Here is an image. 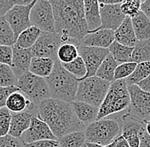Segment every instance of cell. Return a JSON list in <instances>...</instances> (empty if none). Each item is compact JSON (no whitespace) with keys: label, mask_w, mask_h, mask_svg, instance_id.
<instances>
[{"label":"cell","mask_w":150,"mask_h":147,"mask_svg":"<svg viewBox=\"0 0 150 147\" xmlns=\"http://www.w3.org/2000/svg\"><path fill=\"white\" fill-rule=\"evenodd\" d=\"M12 63L11 68L16 77L28 72L30 62L32 60V54L30 49H22L16 46H12Z\"/></svg>","instance_id":"ac0fdd59"},{"label":"cell","mask_w":150,"mask_h":147,"mask_svg":"<svg viewBox=\"0 0 150 147\" xmlns=\"http://www.w3.org/2000/svg\"><path fill=\"white\" fill-rule=\"evenodd\" d=\"M37 117L49 126L56 139L70 133L84 131L86 128L76 117L71 103L52 98L38 105Z\"/></svg>","instance_id":"7a4b0ae2"},{"label":"cell","mask_w":150,"mask_h":147,"mask_svg":"<svg viewBox=\"0 0 150 147\" xmlns=\"http://www.w3.org/2000/svg\"><path fill=\"white\" fill-rule=\"evenodd\" d=\"M141 4L140 0H125L123 1L120 4V9L122 13L129 18L132 19L137 15L140 11Z\"/></svg>","instance_id":"e575fe53"},{"label":"cell","mask_w":150,"mask_h":147,"mask_svg":"<svg viewBox=\"0 0 150 147\" xmlns=\"http://www.w3.org/2000/svg\"><path fill=\"white\" fill-rule=\"evenodd\" d=\"M114 142H115L114 147H130L127 141L122 137L121 134H120L117 138L114 139Z\"/></svg>","instance_id":"bcb514c9"},{"label":"cell","mask_w":150,"mask_h":147,"mask_svg":"<svg viewBox=\"0 0 150 147\" xmlns=\"http://www.w3.org/2000/svg\"><path fill=\"white\" fill-rule=\"evenodd\" d=\"M24 147H60L57 139H45L33 142L30 144H23Z\"/></svg>","instance_id":"60d3db41"},{"label":"cell","mask_w":150,"mask_h":147,"mask_svg":"<svg viewBox=\"0 0 150 147\" xmlns=\"http://www.w3.org/2000/svg\"><path fill=\"white\" fill-rule=\"evenodd\" d=\"M84 147H85V146H84Z\"/></svg>","instance_id":"f5cc1de1"},{"label":"cell","mask_w":150,"mask_h":147,"mask_svg":"<svg viewBox=\"0 0 150 147\" xmlns=\"http://www.w3.org/2000/svg\"><path fill=\"white\" fill-rule=\"evenodd\" d=\"M114 146H115V142H114V140H113L112 143H111L108 147H114Z\"/></svg>","instance_id":"f907efd6"},{"label":"cell","mask_w":150,"mask_h":147,"mask_svg":"<svg viewBox=\"0 0 150 147\" xmlns=\"http://www.w3.org/2000/svg\"><path fill=\"white\" fill-rule=\"evenodd\" d=\"M12 46H4L0 45V63L8 65L11 66L12 63Z\"/></svg>","instance_id":"74e56055"},{"label":"cell","mask_w":150,"mask_h":147,"mask_svg":"<svg viewBox=\"0 0 150 147\" xmlns=\"http://www.w3.org/2000/svg\"><path fill=\"white\" fill-rule=\"evenodd\" d=\"M120 130L116 121L103 118L88 125L84 132L87 143L108 146L120 135Z\"/></svg>","instance_id":"8992f818"},{"label":"cell","mask_w":150,"mask_h":147,"mask_svg":"<svg viewBox=\"0 0 150 147\" xmlns=\"http://www.w3.org/2000/svg\"><path fill=\"white\" fill-rule=\"evenodd\" d=\"M131 62L142 63L150 62V38L138 41L133 48Z\"/></svg>","instance_id":"4316f807"},{"label":"cell","mask_w":150,"mask_h":147,"mask_svg":"<svg viewBox=\"0 0 150 147\" xmlns=\"http://www.w3.org/2000/svg\"><path fill=\"white\" fill-rule=\"evenodd\" d=\"M147 122L131 119L125 122L121 129L122 137L125 139L130 147H139L140 134L145 129Z\"/></svg>","instance_id":"e0dca14e"},{"label":"cell","mask_w":150,"mask_h":147,"mask_svg":"<svg viewBox=\"0 0 150 147\" xmlns=\"http://www.w3.org/2000/svg\"><path fill=\"white\" fill-rule=\"evenodd\" d=\"M35 2L36 0H33L31 4L27 6L14 5L5 14L4 18L8 21L10 27L12 28L16 38L23 31L32 27L30 21V13Z\"/></svg>","instance_id":"8fae6325"},{"label":"cell","mask_w":150,"mask_h":147,"mask_svg":"<svg viewBox=\"0 0 150 147\" xmlns=\"http://www.w3.org/2000/svg\"><path fill=\"white\" fill-rule=\"evenodd\" d=\"M109 54L112 55V58L119 63L131 62V55L133 52V48L124 46L120 44L113 41L112 44L108 47Z\"/></svg>","instance_id":"83f0119b"},{"label":"cell","mask_w":150,"mask_h":147,"mask_svg":"<svg viewBox=\"0 0 150 147\" xmlns=\"http://www.w3.org/2000/svg\"><path fill=\"white\" fill-rule=\"evenodd\" d=\"M85 147H108V146H102L96 144H92V143H85Z\"/></svg>","instance_id":"c3c4849f"},{"label":"cell","mask_w":150,"mask_h":147,"mask_svg":"<svg viewBox=\"0 0 150 147\" xmlns=\"http://www.w3.org/2000/svg\"><path fill=\"white\" fill-rule=\"evenodd\" d=\"M16 37L8 21L4 17L0 18V45L14 46Z\"/></svg>","instance_id":"1f68e13d"},{"label":"cell","mask_w":150,"mask_h":147,"mask_svg":"<svg viewBox=\"0 0 150 147\" xmlns=\"http://www.w3.org/2000/svg\"><path fill=\"white\" fill-rule=\"evenodd\" d=\"M30 21L44 32H55V18L52 6L49 0H37L31 9Z\"/></svg>","instance_id":"9c48e42d"},{"label":"cell","mask_w":150,"mask_h":147,"mask_svg":"<svg viewBox=\"0 0 150 147\" xmlns=\"http://www.w3.org/2000/svg\"><path fill=\"white\" fill-rule=\"evenodd\" d=\"M111 83L97 77H91L79 82L74 101L84 102L99 108L104 101Z\"/></svg>","instance_id":"5b68a950"},{"label":"cell","mask_w":150,"mask_h":147,"mask_svg":"<svg viewBox=\"0 0 150 147\" xmlns=\"http://www.w3.org/2000/svg\"><path fill=\"white\" fill-rule=\"evenodd\" d=\"M62 65L66 71H67L69 73L72 74L79 81L84 79L85 75H86V72H87L84 60H82V58L79 55L73 61Z\"/></svg>","instance_id":"d6a6232c"},{"label":"cell","mask_w":150,"mask_h":147,"mask_svg":"<svg viewBox=\"0 0 150 147\" xmlns=\"http://www.w3.org/2000/svg\"><path fill=\"white\" fill-rule=\"evenodd\" d=\"M19 91L18 88L16 86L10 87H0V109L4 108L6 106V101L9 96L14 92Z\"/></svg>","instance_id":"f35d334b"},{"label":"cell","mask_w":150,"mask_h":147,"mask_svg":"<svg viewBox=\"0 0 150 147\" xmlns=\"http://www.w3.org/2000/svg\"><path fill=\"white\" fill-rule=\"evenodd\" d=\"M71 105L76 117L84 126L87 127L97 120L99 108L79 101H74L71 103Z\"/></svg>","instance_id":"ffe728a7"},{"label":"cell","mask_w":150,"mask_h":147,"mask_svg":"<svg viewBox=\"0 0 150 147\" xmlns=\"http://www.w3.org/2000/svg\"><path fill=\"white\" fill-rule=\"evenodd\" d=\"M5 107L12 113L37 110V106L20 91L12 93L6 101Z\"/></svg>","instance_id":"7402d4cb"},{"label":"cell","mask_w":150,"mask_h":147,"mask_svg":"<svg viewBox=\"0 0 150 147\" xmlns=\"http://www.w3.org/2000/svg\"><path fill=\"white\" fill-rule=\"evenodd\" d=\"M16 83L17 77H16L11 66L0 63V87H16Z\"/></svg>","instance_id":"836d02e7"},{"label":"cell","mask_w":150,"mask_h":147,"mask_svg":"<svg viewBox=\"0 0 150 147\" xmlns=\"http://www.w3.org/2000/svg\"><path fill=\"white\" fill-rule=\"evenodd\" d=\"M20 139L23 144H30L39 140L57 139L46 123L34 115L32 117L31 124L21 136Z\"/></svg>","instance_id":"4fadbf2b"},{"label":"cell","mask_w":150,"mask_h":147,"mask_svg":"<svg viewBox=\"0 0 150 147\" xmlns=\"http://www.w3.org/2000/svg\"><path fill=\"white\" fill-rule=\"evenodd\" d=\"M11 112L6 107L0 109V138L9 134Z\"/></svg>","instance_id":"8d00e7d4"},{"label":"cell","mask_w":150,"mask_h":147,"mask_svg":"<svg viewBox=\"0 0 150 147\" xmlns=\"http://www.w3.org/2000/svg\"><path fill=\"white\" fill-rule=\"evenodd\" d=\"M64 44L59 34L56 32H42L35 44L30 49L33 57L48 58L53 60H57V51Z\"/></svg>","instance_id":"30bf717a"},{"label":"cell","mask_w":150,"mask_h":147,"mask_svg":"<svg viewBox=\"0 0 150 147\" xmlns=\"http://www.w3.org/2000/svg\"><path fill=\"white\" fill-rule=\"evenodd\" d=\"M140 10L150 20V0H145L142 2Z\"/></svg>","instance_id":"ee69618b"},{"label":"cell","mask_w":150,"mask_h":147,"mask_svg":"<svg viewBox=\"0 0 150 147\" xmlns=\"http://www.w3.org/2000/svg\"><path fill=\"white\" fill-rule=\"evenodd\" d=\"M41 32H42L37 27L33 26L30 27L25 31H23L17 37L15 46L22 49H30L37 42Z\"/></svg>","instance_id":"d4e9b609"},{"label":"cell","mask_w":150,"mask_h":147,"mask_svg":"<svg viewBox=\"0 0 150 147\" xmlns=\"http://www.w3.org/2000/svg\"><path fill=\"white\" fill-rule=\"evenodd\" d=\"M139 147H150V136L147 134L146 129L141 133Z\"/></svg>","instance_id":"7bdbcfd3"},{"label":"cell","mask_w":150,"mask_h":147,"mask_svg":"<svg viewBox=\"0 0 150 147\" xmlns=\"http://www.w3.org/2000/svg\"><path fill=\"white\" fill-rule=\"evenodd\" d=\"M55 18V32L62 42L79 46L89 32L83 0H50Z\"/></svg>","instance_id":"6da1fadb"},{"label":"cell","mask_w":150,"mask_h":147,"mask_svg":"<svg viewBox=\"0 0 150 147\" xmlns=\"http://www.w3.org/2000/svg\"><path fill=\"white\" fill-rule=\"evenodd\" d=\"M145 129H146V132L147 134L150 136V121H147L146 122V126H145Z\"/></svg>","instance_id":"681fc988"},{"label":"cell","mask_w":150,"mask_h":147,"mask_svg":"<svg viewBox=\"0 0 150 147\" xmlns=\"http://www.w3.org/2000/svg\"><path fill=\"white\" fill-rule=\"evenodd\" d=\"M98 4L100 8V15L102 20V25L99 29H107L113 32L116 31L126 17L122 13L120 9L121 4L108 5L103 4L98 1Z\"/></svg>","instance_id":"5bb4252c"},{"label":"cell","mask_w":150,"mask_h":147,"mask_svg":"<svg viewBox=\"0 0 150 147\" xmlns=\"http://www.w3.org/2000/svg\"><path fill=\"white\" fill-rule=\"evenodd\" d=\"M16 87L36 106L50 97V91L45 78L35 76L29 72L17 77Z\"/></svg>","instance_id":"52a82bcc"},{"label":"cell","mask_w":150,"mask_h":147,"mask_svg":"<svg viewBox=\"0 0 150 147\" xmlns=\"http://www.w3.org/2000/svg\"><path fill=\"white\" fill-rule=\"evenodd\" d=\"M78 50H79V55L84 60L87 71L84 78L95 77L101 64L106 59V57L109 55L108 49L79 45L78 46Z\"/></svg>","instance_id":"7c38bea8"},{"label":"cell","mask_w":150,"mask_h":147,"mask_svg":"<svg viewBox=\"0 0 150 147\" xmlns=\"http://www.w3.org/2000/svg\"><path fill=\"white\" fill-rule=\"evenodd\" d=\"M79 56L78 46L71 43L62 44L57 51V60L62 63H69Z\"/></svg>","instance_id":"4dcf8cb0"},{"label":"cell","mask_w":150,"mask_h":147,"mask_svg":"<svg viewBox=\"0 0 150 147\" xmlns=\"http://www.w3.org/2000/svg\"><path fill=\"white\" fill-rule=\"evenodd\" d=\"M14 6L13 0H0V18L4 17L5 14Z\"/></svg>","instance_id":"b9f144b4"},{"label":"cell","mask_w":150,"mask_h":147,"mask_svg":"<svg viewBox=\"0 0 150 147\" xmlns=\"http://www.w3.org/2000/svg\"><path fill=\"white\" fill-rule=\"evenodd\" d=\"M114 41L124 46L130 48L136 46L138 40L134 32L131 18L125 17L120 27L114 31Z\"/></svg>","instance_id":"d6986e66"},{"label":"cell","mask_w":150,"mask_h":147,"mask_svg":"<svg viewBox=\"0 0 150 147\" xmlns=\"http://www.w3.org/2000/svg\"><path fill=\"white\" fill-rule=\"evenodd\" d=\"M60 147H84L86 139L84 131L67 134L57 139Z\"/></svg>","instance_id":"f1b7e54d"},{"label":"cell","mask_w":150,"mask_h":147,"mask_svg":"<svg viewBox=\"0 0 150 147\" xmlns=\"http://www.w3.org/2000/svg\"><path fill=\"white\" fill-rule=\"evenodd\" d=\"M148 119H149V121H150V115L149 116V118H148Z\"/></svg>","instance_id":"816d5d0a"},{"label":"cell","mask_w":150,"mask_h":147,"mask_svg":"<svg viewBox=\"0 0 150 147\" xmlns=\"http://www.w3.org/2000/svg\"><path fill=\"white\" fill-rule=\"evenodd\" d=\"M130 94L125 80H115L110 84L107 95L99 107L97 120L129 108Z\"/></svg>","instance_id":"277c9868"},{"label":"cell","mask_w":150,"mask_h":147,"mask_svg":"<svg viewBox=\"0 0 150 147\" xmlns=\"http://www.w3.org/2000/svg\"><path fill=\"white\" fill-rule=\"evenodd\" d=\"M45 80L50 98L67 103H72L75 101L79 81L66 71L59 60L55 62L52 72Z\"/></svg>","instance_id":"3957f363"},{"label":"cell","mask_w":150,"mask_h":147,"mask_svg":"<svg viewBox=\"0 0 150 147\" xmlns=\"http://www.w3.org/2000/svg\"><path fill=\"white\" fill-rule=\"evenodd\" d=\"M150 74V62H142L137 64L134 72L125 79L126 85H137Z\"/></svg>","instance_id":"f546056e"},{"label":"cell","mask_w":150,"mask_h":147,"mask_svg":"<svg viewBox=\"0 0 150 147\" xmlns=\"http://www.w3.org/2000/svg\"><path fill=\"white\" fill-rule=\"evenodd\" d=\"M34 115H36L35 110H25L17 113L11 112L9 135L14 138H21L22 134L29 128L32 117Z\"/></svg>","instance_id":"2e32d148"},{"label":"cell","mask_w":150,"mask_h":147,"mask_svg":"<svg viewBox=\"0 0 150 147\" xmlns=\"http://www.w3.org/2000/svg\"><path fill=\"white\" fill-rule=\"evenodd\" d=\"M119 63L112 58V56L110 54L106 57V59L103 60V62L101 64L100 67L98 68L96 77L105 80L107 82L112 83L114 81V72L117 66L119 65Z\"/></svg>","instance_id":"484cf974"},{"label":"cell","mask_w":150,"mask_h":147,"mask_svg":"<svg viewBox=\"0 0 150 147\" xmlns=\"http://www.w3.org/2000/svg\"><path fill=\"white\" fill-rule=\"evenodd\" d=\"M114 41V32L107 29H99L88 32L81 41L80 45L94 48L108 49Z\"/></svg>","instance_id":"9a60e30c"},{"label":"cell","mask_w":150,"mask_h":147,"mask_svg":"<svg viewBox=\"0 0 150 147\" xmlns=\"http://www.w3.org/2000/svg\"><path fill=\"white\" fill-rule=\"evenodd\" d=\"M131 24L138 41L150 38V20L141 10L131 19Z\"/></svg>","instance_id":"cb8c5ba5"},{"label":"cell","mask_w":150,"mask_h":147,"mask_svg":"<svg viewBox=\"0 0 150 147\" xmlns=\"http://www.w3.org/2000/svg\"><path fill=\"white\" fill-rule=\"evenodd\" d=\"M100 3H102L103 4H108V5H112V4H121L122 0H118V1H108V0H104V1H99Z\"/></svg>","instance_id":"7dc6e473"},{"label":"cell","mask_w":150,"mask_h":147,"mask_svg":"<svg viewBox=\"0 0 150 147\" xmlns=\"http://www.w3.org/2000/svg\"><path fill=\"white\" fill-rule=\"evenodd\" d=\"M55 62V60L48 58L33 57L30 62L28 72L38 77L46 78L52 72Z\"/></svg>","instance_id":"603a6c76"},{"label":"cell","mask_w":150,"mask_h":147,"mask_svg":"<svg viewBox=\"0 0 150 147\" xmlns=\"http://www.w3.org/2000/svg\"><path fill=\"white\" fill-rule=\"evenodd\" d=\"M137 66V63L125 62L120 64L114 72V81L115 80H125L131 75Z\"/></svg>","instance_id":"d590c367"},{"label":"cell","mask_w":150,"mask_h":147,"mask_svg":"<svg viewBox=\"0 0 150 147\" xmlns=\"http://www.w3.org/2000/svg\"><path fill=\"white\" fill-rule=\"evenodd\" d=\"M131 104L129 116L131 119L147 122L150 115V93L143 91L137 85H127Z\"/></svg>","instance_id":"ba28073f"},{"label":"cell","mask_w":150,"mask_h":147,"mask_svg":"<svg viewBox=\"0 0 150 147\" xmlns=\"http://www.w3.org/2000/svg\"><path fill=\"white\" fill-rule=\"evenodd\" d=\"M137 86L143 91L150 93V74L148 76V77H146L143 81L138 83Z\"/></svg>","instance_id":"f6af8a7d"},{"label":"cell","mask_w":150,"mask_h":147,"mask_svg":"<svg viewBox=\"0 0 150 147\" xmlns=\"http://www.w3.org/2000/svg\"><path fill=\"white\" fill-rule=\"evenodd\" d=\"M0 147H24L20 139L14 138L10 135H6L0 138Z\"/></svg>","instance_id":"ab89813d"},{"label":"cell","mask_w":150,"mask_h":147,"mask_svg":"<svg viewBox=\"0 0 150 147\" xmlns=\"http://www.w3.org/2000/svg\"><path fill=\"white\" fill-rule=\"evenodd\" d=\"M84 18L89 32L98 30L102 25L98 1L84 0Z\"/></svg>","instance_id":"44dd1931"}]
</instances>
